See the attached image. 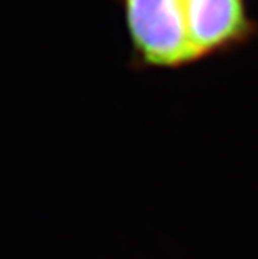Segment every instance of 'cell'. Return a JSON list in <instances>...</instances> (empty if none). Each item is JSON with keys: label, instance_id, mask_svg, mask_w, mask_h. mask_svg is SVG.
Segmentation results:
<instances>
[{"label": "cell", "instance_id": "6da1fadb", "mask_svg": "<svg viewBox=\"0 0 258 259\" xmlns=\"http://www.w3.org/2000/svg\"><path fill=\"white\" fill-rule=\"evenodd\" d=\"M132 72L179 70L199 62L182 0H117Z\"/></svg>", "mask_w": 258, "mask_h": 259}, {"label": "cell", "instance_id": "7a4b0ae2", "mask_svg": "<svg viewBox=\"0 0 258 259\" xmlns=\"http://www.w3.org/2000/svg\"><path fill=\"white\" fill-rule=\"evenodd\" d=\"M199 61L229 55L258 37L247 0H182Z\"/></svg>", "mask_w": 258, "mask_h": 259}]
</instances>
